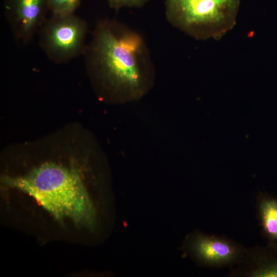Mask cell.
<instances>
[{
    "instance_id": "cell-1",
    "label": "cell",
    "mask_w": 277,
    "mask_h": 277,
    "mask_svg": "<svg viewBox=\"0 0 277 277\" xmlns=\"http://www.w3.org/2000/svg\"><path fill=\"white\" fill-rule=\"evenodd\" d=\"M82 56L96 91L104 100L135 102L154 86L155 69L145 39L116 19L96 23Z\"/></svg>"
},
{
    "instance_id": "cell-2",
    "label": "cell",
    "mask_w": 277,
    "mask_h": 277,
    "mask_svg": "<svg viewBox=\"0 0 277 277\" xmlns=\"http://www.w3.org/2000/svg\"><path fill=\"white\" fill-rule=\"evenodd\" d=\"M7 185L34 198L58 219L94 227L96 210L81 177L75 170L55 163H45L23 175L6 176Z\"/></svg>"
},
{
    "instance_id": "cell-3",
    "label": "cell",
    "mask_w": 277,
    "mask_h": 277,
    "mask_svg": "<svg viewBox=\"0 0 277 277\" xmlns=\"http://www.w3.org/2000/svg\"><path fill=\"white\" fill-rule=\"evenodd\" d=\"M166 20L197 40L220 39L236 22L240 0H165Z\"/></svg>"
},
{
    "instance_id": "cell-4",
    "label": "cell",
    "mask_w": 277,
    "mask_h": 277,
    "mask_svg": "<svg viewBox=\"0 0 277 277\" xmlns=\"http://www.w3.org/2000/svg\"><path fill=\"white\" fill-rule=\"evenodd\" d=\"M86 21L75 13L51 15L38 30V44L47 57L56 64L82 55L88 33Z\"/></svg>"
},
{
    "instance_id": "cell-5",
    "label": "cell",
    "mask_w": 277,
    "mask_h": 277,
    "mask_svg": "<svg viewBox=\"0 0 277 277\" xmlns=\"http://www.w3.org/2000/svg\"><path fill=\"white\" fill-rule=\"evenodd\" d=\"M181 250L200 266L219 268L236 266L247 249L226 236L195 230L186 236Z\"/></svg>"
},
{
    "instance_id": "cell-6",
    "label": "cell",
    "mask_w": 277,
    "mask_h": 277,
    "mask_svg": "<svg viewBox=\"0 0 277 277\" xmlns=\"http://www.w3.org/2000/svg\"><path fill=\"white\" fill-rule=\"evenodd\" d=\"M6 19L14 38L28 44L47 18L48 0H5Z\"/></svg>"
},
{
    "instance_id": "cell-7",
    "label": "cell",
    "mask_w": 277,
    "mask_h": 277,
    "mask_svg": "<svg viewBox=\"0 0 277 277\" xmlns=\"http://www.w3.org/2000/svg\"><path fill=\"white\" fill-rule=\"evenodd\" d=\"M230 276L277 277V244L247 249Z\"/></svg>"
},
{
    "instance_id": "cell-8",
    "label": "cell",
    "mask_w": 277,
    "mask_h": 277,
    "mask_svg": "<svg viewBox=\"0 0 277 277\" xmlns=\"http://www.w3.org/2000/svg\"><path fill=\"white\" fill-rule=\"evenodd\" d=\"M256 209L262 235L268 243L277 244V196L259 192Z\"/></svg>"
},
{
    "instance_id": "cell-9",
    "label": "cell",
    "mask_w": 277,
    "mask_h": 277,
    "mask_svg": "<svg viewBox=\"0 0 277 277\" xmlns=\"http://www.w3.org/2000/svg\"><path fill=\"white\" fill-rule=\"evenodd\" d=\"M81 3V0H48L51 15L55 16L74 13Z\"/></svg>"
},
{
    "instance_id": "cell-10",
    "label": "cell",
    "mask_w": 277,
    "mask_h": 277,
    "mask_svg": "<svg viewBox=\"0 0 277 277\" xmlns=\"http://www.w3.org/2000/svg\"><path fill=\"white\" fill-rule=\"evenodd\" d=\"M150 0H107L109 6L118 11L124 8H141Z\"/></svg>"
}]
</instances>
